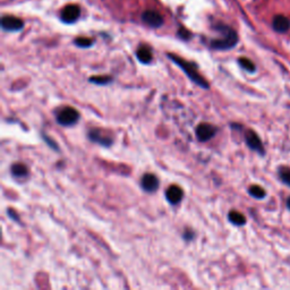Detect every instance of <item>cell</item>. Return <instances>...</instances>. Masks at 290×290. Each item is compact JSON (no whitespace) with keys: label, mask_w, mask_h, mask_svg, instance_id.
<instances>
[{"label":"cell","mask_w":290,"mask_h":290,"mask_svg":"<svg viewBox=\"0 0 290 290\" xmlns=\"http://www.w3.org/2000/svg\"><path fill=\"white\" fill-rule=\"evenodd\" d=\"M216 30L220 32L221 37L213 39L211 41L210 47L216 50H229L238 43V35L236 31H234L231 27L224 25V24H218Z\"/></svg>","instance_id":"cell-1"},{"label":"cell","mask_w":290,"mask_h":290,"mask_svg":"<svg viewBox=\"0 0 290 290\" xmlns=\"http://www.w3.org/2000/svg\"><path fill=\"white\" fill-rule=\"evenodd\" d=\"M168 57L169 59H171L173 63H175L177 66H179L182 69L185 71V74L188 76V78L192 82H194L196 85H199L200 87L204 88V90H207V88L210 87V84L207 83L205 78H204L202 75L199 73V70H197V66L195 64L193 63H189V61H186L185 59H183V58H180L178 56H176V54L173 53H168Z\"/></svg>","instance_id":"cell-2"},{"label":"cell","mask_w":290,"mask_h":290,"mask_svg":"<svg viewBox=\"0 0 290 290\" xmlns=\"http://www.w3.org/2000/svg\"><path fill=\"white\" fill-rule=\"evenodd\" d=\"M56 119H57V122L60 126L69 127V126L75 125L78 120H80V112H78L75 108L65 107L57 111Z\"/></svg>","instance_id":"cell-3"},{"label":"cell","mask_w":290,"mask_h":290,"mask_svg":"<svg viewBox=\"0 0 290 290\" xmlns=\"http://www.w3.org/2000/svg\"><path fill=\"white\" fill-rule=\"evenodd\" d=\"M87 137L90 141L102 146H111L114 143V136L107 131L100 128H92L87 133Z\"/></svg>","instance_id":"cell-4"},{"label":"cell","mask_w":290,"mask_h":290,"mask_svg":"<svg viewBox=\"0 0 290 290\" xmlns=\"http://www.w3.org/2000/svg\"><path fill=\"white\" fill-rule=\"evenodd\" d=\"M245 141H246V144L251 150L257 152L258 154L264 155L265 150L263 143H262L261 138L258 137V135L254 131H248L246 133V135H245Z\"/></svg>","instance_id":"cell-5"},{"label":"cell","mask_w":290,"mask_h":290,"mask_svg":"<svg viewBox=\"0 0 290 290\" xmlns=\"http://www.w3.org/2000/svg\"><path fill=\"white\" fill-rule=\"evenodd\" d=\"M217 134V128L214 126L203 122L196 127V136L200 142H207Z\"/></svg>","instance_id":"cell-6"},{"label":"cell","mask_w":290,"mask_h":290,"mask_svg":"<svg viewBox=\"0 0 290 290\" xmlns=\"http://www.w3.org/2000/svg\"><path fill=\"white\" fill-rule=\"evenodd\" d=\"M1 27L7 32H17L24 27V23L20 18L15 16H3L1 18Z\"/></svg>","instance_id":"cell-7"},{"label":"cell","mask_w":290,"mask_h":290,"mask_svg":"<svg viewBox=\"0 0 290 290\" xmlns=\"http://www.w3.org/2000/svg\"><path fill=\"white\" fill-rule=\"evenodd\" d=\"M81 15V9L77 5H67L61 12L60 18L64 23L71 24L76 22Z\"/></svg>","instance_id":"cell-8"},{"label":"cell","mask_w":290,"mask_h":290,"mask_svg":"<svg viewBox=\"0 0 290 290\" xmlns=\"http://www.w3.org/2000/svg\"><path fill=\"white\" fill-rule=\"evenodd\" d=\"M142 20L146 25L154 27V29L160 27L163 24V17L158 12H154V10H145L142 14Z\"/></svg>","instance_id":"cell-9"},{"label":"cell","mask_w":290,"mask_h":290,"mask_svg":"<svg viewBox=\"0 0 290 290\" xmlns=\"http://www.w3.org/2000/svg\"><path fill=\"white\" fill-rule=\"evenodd\" d=\"M142 188L148 193H153L159 188V179L153 173H145L141 179Z\"/></svg>","instance_id":"cell-10"},{"label":"cell","mask_w":290,"mask_h":290,"mask_svg":"<svg viewBox=\"0 0 290 290\" xmlns=\"http://www.w3.org/2000/svg\"><path fill=\"white\" fill-rule=\"evenodd\" d=\"M183 196H184L183 189L176 185L170 186L166 192L167 201H168L170 204H173V205L178 204L180 201L183 200Z\"/></svg>","instance_id":"cell-11"},{"label":"cell","mask_w":290,"mask_h":290,"mask_svg":"<svg viewBox=\"0 0 290 290\" xmlns=\"http://www.w3.org/2000/svg\"><path fill=\"white\" fill-rule=\"evenodd\" d=\"M272 27L275 32L278 33H286L290 30V20L286 16L278 15L273 18L272 22Z\"/></svg>","instance_id":"cell-12"},{"label":"cell","mask_w":290,"mask_h":290,"mask_svg":"<svg viewBox=\"0 0 290 290\" xmlns=\"http://www.w3.org/2000/svg\"><path fill=\"white\" fill-rule=\"evenodd\" d=\"M136 57L141 63L149 64L152 61V51L148 46H142L136 51Z\"/></svg>","instance_id":"cell-13"},{"label":"cell","mask_w":290,"mask_h":290,"mask_svg":"<svg viewBox=\"0 0 290 290\" xmlns=\"http://www.w3.org/2000/svg\"><path fill=\"white\" fill-rule=\"evenodd\" d=\"M10 171H12L13 177H15L17 179L25 178V177L29 175V170H27V167L23 163H14L10 168Z\"/></svg>","instance_id":"cell-14"},{"label":"cell","mask_w":290,"mask_h":290,"mask_svg":"<svg viewBox=\"0 0 290 290\" xmlns=\"http://www.w3.org/2000/svg\"><path fill=\"white\" fill-rule=\"evenodd\" d=\"M228 219H229L231 223L238 227L244 226V224L246 223L245 217L240 212H238V211H230L229 214H228Z\"/></svg>","instance_id":"cell-15"},{"label":"cell","mask_w":290,"mask_h":290,"mask_svg":"<svg viewBox=\"0 0 290 290\" xmlns=\"http://www.w3.org/2000/svg\"><path fill=\"white\" fill-rule=\"evenodd\" d=\"M248 193H250V195L252 197H254V199L256 200H262L267 196V192H265V190L258 185L251 186L250 188H248Z\"/></svg>","instance_id":"cell-16"},{"label":"cell","mask_w":290,"mask_h":290,"mask_svg":"<svg viewBox=\"0 0 290 290\" xmlns=\"http://www.w3.org/2000/svg\"><path fill=\"white\" fill-rule=\"evenodd\" d=\"M238 64H239V66L245 69L248 73H254L255 70H256V67H255L254 63L252 60L248 59V58H245V57H241L238 59Z\"/></svg>","instance_id":"cell-17"},{"label":"cell","mask_w":290,"mask_h":290,"mask_svg":"<svg viewBox=\"0 0 290 290\" xmlns=\"http://www.w3.org/2000/svg\"><path fill=\"white\" fill-rule=\"evenodd\" d=\"M279 177H280V179L286 184V185H288L290 187V168L284 167V168L279 169Z\"/></svg>","instance_id":"cell-18"},{"label":"cell","mask_w":290,"mask_h":290,"mask_svg":"<svg viewBox=\"0 0 290 290\" xmlns=\"http://www.w3.org/2000/svg\"><path fill=\"white\" fill-rule=\"evenodd\" d=\"M91 83H94V84H98V85H105V84H109L111 83L112 78L109 77V76H93V77H90Z\"/></svg>","instance_id":"cell-19"},{"label":"cell","mask_w":290,"mask_h":290,"mask_svg":"<svg viewBox=\"0 0 290 290\" xmlns=\"http://www.w3.org/2000/svg\"><path fill=\"white\" fill-rule=\"evenodd\" d=\"M74 42L80 48H90L93 44V40L88 39V37H77V39H75Z\"/></svg>","instance_id":"cell-20"},{"label":"cell","mask_w":290,"mask_h":290,"mask_svg":"<svg viewBox=\"0 0 290 290\" xmlns=\"http://www.w3.org/2000/svg\"><path fill=\"white\" fill-rule=\"evenodd\" d=\"M42 137H43L44 141H46L47 144L49 145L51 149L56 150V151H59V148H58V144L56 143V141H53V139H51V138L49 137V136H48L47 134H42Z\"/></svg>","instance_id":"cell-21"},{"label":"cell","mask_w":290,"mask_h":290,"mask_svg":"<svg viewBox=\"0 0 290 290\" xmlns=\"http://www.w3.org/2000/svg\"><path fill=\"white\" fill-rule=\"evenodd\" d=\"M178 35H179V37H182L183 40H188L190 37V33L185 29H180L178 31Z\"/></svg>","instance_id":"cell-22"},{"label":"cell","mask_w":290,"mask_h":290,"mask_svg":"<svg viewBox=\"0 0 290 290\" xmlns=\"http://www.w3.org/2000/svg\"><path fill=\"white\" fill-rule=\"evenodd\" d=\"M7 213H8V216H9V218H12L13 220H15V221H19V217H18V214H17L15 211H14L13 209H8V211H7Z\"/></svg>","instance_id":"cell-23"},{"label":"cell","mask_w":290,"mask_h":290,"mask_svg":"<svg viewBox=\"0 0 290 290\" xmlns=\"http://www.w3.org/2000/svg\"><path fill=\"white\" fill-rule=\"evenodd\" d=\"M183 237L185 238L186 240H190V239H193V237H194V234H193V231L192 230H189V229H187V230H185V233L183 234Z\"/></svg>","instance_id":"cell-24"},{"label":"cell","mask_w":290,"mask_h":290,"mask_svg":"<svg viewBox=\"0 0 290 290\" xmlns=\"http://www.w3.org/2000/svg\"><path fill=\"white\" fill-rule=\"evenodd\" d=\"M287 207L290 210V197L287 200Z\"/></svg>","instance_id":"cell-25"}]
</instances>
